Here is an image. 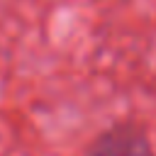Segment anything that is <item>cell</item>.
Listing matches in <instances>:
<instances>
[{"label": "cell", "mask_w": 156, "mask_h": 156, "mask_svg": "<svg viewBox=\"0 0 156 156\" xmlns=\"http://www.w3.org/2000/svg\"><path fill=\"white\" fill-rule=\"evenodd\" d=\"M85 156H156V151L149 132L141 124L124 119L102 129L85 149Z\"/></svg>", "instance_id": "cell-1"}]
</instances>
